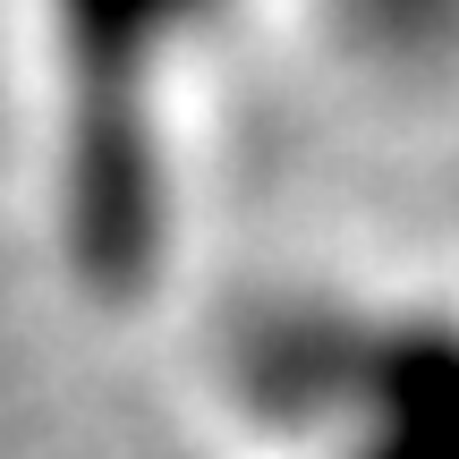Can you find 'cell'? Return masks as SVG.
<instances>
[{"label": "cell", "instance_id": "obj_1", "mask_svg": "<svg viewBox=\"0 0 459 459\" xmlns=\"http://www.w3.org/2000/svg\"><path fill=\"white\" fill-rule=\"evenodd\" d=\"M255 0H17L34 111V221L94 324L179 281L196 111Z\"/></svg>", "mask_w": 459, "mask_h": 459}, {"label": "cell", "instance_id": "obj_2", "mask_svg": "<svg viewBox=\"0 0 459 459\" xmlns=\"http://www.w3.org/2000/svg\"><path fill=\"white\" fill-rule=\"evenodd\" d=\"M221 400L255 459H459V307L332 281L255 298Z\"/></svg>", "mask_w": 459, "mask_h": 459}, {"label": "cell", "instance_id": "obj_3", "mask_svg": "<svg viewBox=\"0 0 459 459\" xmlns=\"http://www.w3.org/2000/svg\"><path fill=\"white\" fill-rule=\"evenodd\" d=\"M332 60L392 94L459 85V0H307Z\"/></svg>", "mask_w": 459, "mask_h": 459}]
</instances>
